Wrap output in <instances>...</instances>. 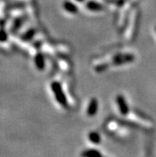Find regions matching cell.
Segmentation results:
<instances>
[{
  "mask_svg": "<svg viewBox=\"0 0 156 157\" xmlns=\"http://www.w3.org/2000/svg\"><path fill=\"white\" fill-rule=\"evenodd\" d=\"M98 101L97 98H93L89 101V103L87 107V115L89 117H94L98 111Z\"/></svg>",
  "mask_w": 156,
  "mask_h": 157,
  "instance_id": "277c9868",
  "label": "cell"
},
{
  "mask_svg": "<svg viewBox=\"0 0 156 157\" xmlns=\"http://www.w3.org/2000/svg\"><path fill=\"white\" fill-rule=\"evenodd\" d=\"M116 102L118 105L119 110L122 115L127 116L129 113V107L128 105L127 104L126 100L124 98V96L118 95L116 97Z\"/></svg>",
  "mask_w": 156,
  "mask_h": 157,
  "instance_id": "3957f363",
  "label": "cell"
},
{
  "mask_svg": "<svg viewBox=\"0 0 156 157\" xmlns=\"http://www.w3.org/2000/svg\"><path fill=\"white\" fill-rule=\"evenodd\" d=\"M1 40L2 42H5L7 40V34L4 30H2V34H1Z\"/></svg>",
  "mask_w": 156,
  "mask_h": 157,
  "instance_id": "4fadbf2b",
  "label": "cell"
},
{
  "mask_svg": "<svg viewBox=\"0 0 156 157\" xmlns=\"http://www.w3.org/2000/svg\"><path fill=\"white\" fill-rule=\"evenodd\" d=\"M155 30H156V28H155Z\"/></svg>",
  "mask_w": 156,
  "mask_h": 157,
  "instance_id": "9a60e30c",
  "label": "cell"
},
{
  "mask_svg": "<svg viewBox=\"0 0 156 157\" xmlns=\"http://www.w3.org/2000/svg\"><path fill=\"white\" fill-rule=\"evenodd\" d=\"M63 8L68 13H70L72 14H75L78 11V8L75 4L69 1H65L63 3Z\"/></svg>",
  "mask_w": 156,
  "mask_h": 157,
  "instance_id": "52a82bcc",
  "label": "cell"
},
{
  "mask_svg": "<svg viewBox=\"0 0 156 157\" xmlns=\"http://www.w3.org/2000/svg\"><path fill=\"white\" fill-rule=\"evenodd\" d=\"M35 33H36L35 30H34V29H30V30H28L26 34L22 36V39H23L24 41H29V40L33 38V37L34 36Z\"/></svg>",
  "mask_w": 156,
  "mask_h": 157,
  "instance_id": "8fae6325",
  "label": "cell"
},
{
  "mask_svg": "<svg viewBox=\"0 0 156 157\" xmlns=\"http://www.w3.org/2000/svg\"><path fill=\"white\" fill-rule=\"evenodd\" d=\"M34 63H35V66L38 70H43L45 69L46 61H45V58L42 53H38L36 54L35 58H34Z\"/></svg>",
  "mask_w": 156,
  "mask_h": 157,
  "instance_id": "5b68a950",
  "label": "cell"
},
{
  "mask_svg": "<svg viewBox=\"0 0 156 157\" xmlns=\"http://www.w3.org/2000/svg\"><path fill=\"white\" fill-rule=\"evenodd\" d=\"M51 89L53 95L60 105H61L62 107H67V98L65 97V94L63 92L61 84L57 82H53L51 83Z\"/></svg>",
  "mask_w": 156,
  "mask_h": 157,
  "instance_id": "6da1fadb",
  "label": "cell"
},
{
  "mask_svg": "<svg viewBox=\"0 0 156 157\" xmlns=\"http://www.w3.org/2000/svg\"><path fill=\"white\" fill-rule=\"evenodd\" d=\"M89 140H90V142L94 144H99L101 142V136L98 132H91L89 134Z\"/></svg>",
  "mask_w": 156,
  "mask_h": 157,
  "instance_id": "30bf717a",
  "label": "cell"
},
{
  "mask_svg": "<svg viewBox=\"0 0 156 157\" xmlns=\"http://www.w3.org/2000/svg\"><path fill=\"white\" fill-rule=\"evenodd\" d=\"M108 67V65L107 63L100 64V65H97V66H96L95 70L97 72H103L105 71Z\"/></svg>",
  "mask_w": 156,
  "mask_h": 157,
  "instance_id": "7c38bea8",
  "label": "cell"
},
{
  "mask_svg": "<svg viewBox=\"0 0 156 157\" xmlns=\"http://www.w3.org/2000/svg\"><path fill=\"white\" fill-rule=\"evenodd\" d=\"M76 1H77V2H84L85 0H76Z\"/></svg>",
  "mask_w": 156,
  "mask_h": 157,
  "instance_id": "5bb4252c",
  "label": "cell"
},
{
  "mask_svg": "<svg viewBox=\"0 0 156 157\" xmlns=\"http://www.w3.org/2000/svg\"><path fill=\"white\" fill-rule=\"evenodd\" d=\"M86 8L91 11H101L103 10V6L99 2H94V1H89L86 4Z\"/></svg>",
  "mask_w": 156,
  "mask_h": 157,
  "instance_id": "ba28073f",
  "label": "cell"
},
{
  "mask_svg": "<svg viewBox=\"0 0 156 157\" xmlns=\"http://www.w3.org/2000/svg\"><path fill=\"white\" fill-rule=\"evenodd\" d=\"M135 60V56L131 54H119L115 55L112 59L114 66H121L124 64L132 62Z\"/></svg>",
  "mask_w": 156,
  "mask_h": 157,
  "instance_id": "7a4b0ae2",
  "label": "cell"
},
{
  "mask_svg": "<svg viewBox=\"0 0 156 157\" xmlns=\"http://www.w3.org/2000/svg\"><path fill=\"white\" fill-rule=\"evenodd\" d=\"M104 157H105V156H104Z\"/></svg>",
  "mask_w": 156,
  "mask_h": 157,
  "instance_id": "2e32d148",
  "label": "cell"
},
{
  "mask_svg": "<svg viewBox=\"0 0 156 157\" xmlns=\"http://www.w3.org/2000/svg\"><path fill=\"white\" fill-rule=\"evenodd\" d=\"M81 157H104L98 150L88 149L81 153Z\"/></svg>",
  "mask_w": 156,
  "mask_h": 157,
  "instance_id": "9c48e42d",
  "label": "cell"
},
{
  "mask_svg": "<svg viewBox=\"0 0 156 157\" xmlns=\"http://www.w3.org/2000/svg\"><path fill=\"white\" fill-rule=\"evenodd\" d=\"M136 16L137 14H131L130 15V19H129V25L130 26L127 27V33H126V38H131V32L133 31V28L135 27V23L136 22Z\"/></svg>",
  "mask_w": 156,
  "mask_h": 157,
  "instance_id": "8992f818",
  "label": "cell"
}]
</instances>
